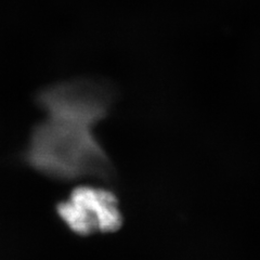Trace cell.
Wrapping results in <instances>:
<instances>
[{
  "instance_id": "6da1fadb",
  "label": "cell",
  "mask_w": 260,
  "mask_h": 260,
  "mask_svg": "<svg viewBox=\"0 0 260 260\" xmlns=\"http://www.w3.org/2000/svg\"><path fill=\"white\" fill-rule=\"evenodd\" d=\"M112 88L94 79H74L40 90L45 118L31 130L24 160L36 172L62 181L107 178L110 157L94 134L113 102Z\"/></svg>"
},
{
  "instance_id": "7a4b0ae2",
  "label": "cell",
  "mask_w": 260,
  "mask_h": 260,
  "mask_svg": "<svg viewBox=\"0 0 260 260\" xmlns=\"http://www.w3.org/2000/svg\"><path fill=\"white\" fill-rule=\"evenodd\" d=\"M69 200L75 203L93 222L96 232L114 233L123 226L118 200L112 191L92 185H78Z\"/></svg>"
},
{
  "instance_id": "3957f363",
  "label": "cell",
  "mask_w": 260,
  "mask_h": 260,
  "mask_svg": "<svg viewBox=\"0 0 260 260\" xmlns=\"http://www.w3.org/2000/svg\"><path fill=\"white\" fill-rule=\"evenodd\" d=\"M56 213L69 229L80 237H88L96 232L93 222L75 203L71 200L62 201L56 205Z\"/></svg>"
}]
</instances>
